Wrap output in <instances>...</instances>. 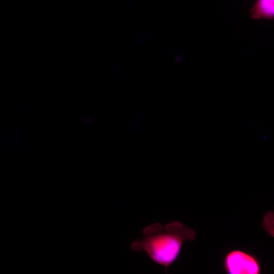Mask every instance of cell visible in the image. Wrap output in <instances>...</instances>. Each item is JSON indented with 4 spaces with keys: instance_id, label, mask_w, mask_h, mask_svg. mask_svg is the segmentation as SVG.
<instances>
[{
    "instance_id": "cell-1",
    "label": "cell",
    "mask_w": 274,
    "mask_h": 274,
    "mask_svg": "<svg viewBox=\"0 0 274 274\" xmlns=\"http://www.w3.org/2000/svg\"><path fill=\"white\" fill-rule=\"evenodd\" d=\"M143 237L131 245L132 251H145L155 262L164 266L166 271L178 257L184 242L193 240L194 231L179 221L163 227L154 223L143 230Z\"/></svg>"
},
{
    "instance_id": "cell-4",
    "label": "cell",
    "mask_w": 274,
    "mask_h": 274,
    "mask_svg": "<svg viewBox=\"0 0 274 274\" xmlns=\"http://www.w3.org/2000/svg\"><path fill=\"white\" fill-rule=\"evenodd\" d=\"M262 224L266 232L270 236L274 237V211H268L266 213Z\"/></svg>"
},
{
    "instance_id": "cell-2",
    "label": "cell",
    "mask_w": 274,
    "mask_h": 274,
    "mask_svg": "<svg viewBox=\"0 0 274 274\" xmlns=\"http://www.w3.org/2000/svg\"><path fill=\"white\" fill-rule=\"evenodd\" d=\"M226 271L231 274H258L259 262L253 256L243 251L235 250L229 253L225 259Z\"/></svg>"
},
{
    "instance_id": "cell-3",
    "label": "cell",
    "mask_w": 274,
    "mask_h": 274,
    "mask_svg": "<svg viewBox=\"0 0 274 274\" xmlns=\"http://www.w3.org/2000/svg\"><path fill=\"white\" fill-rule=\"evenodd\" d=\"M250 13L254 19H274V0H257Z\"/></svg>"
}]
</instances>
